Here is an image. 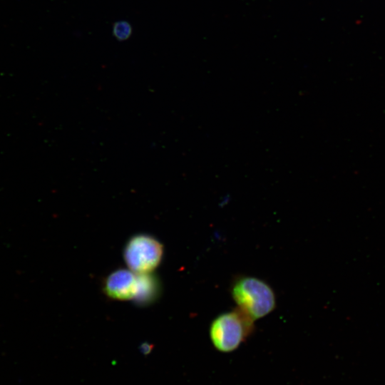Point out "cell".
Returning <instances> with one entry per match:
<instances>
[{"instance_id":"cell-5","label":"cell","mask_w":385,"mask_h":385,"mask_svg":"<svg viewBox=\"0 0 385 385\" xmlns=\"http://www.w3.org/2000/svg\"><path fill=\"white\" fill-rule=\"evenodd\" d=\"M139 287L135 299L138 302H148L155 297L156 283L149 274H138Z\"/></svg>"},{"instance_id":"cell-3","label":"cell","mask_w":385,"mask_h":385,"mask_svg":"<svg viewBox=\"0 0 385 385\" xmlns=\"http://www.w3.org/2000/svg\"><path fill=\"white\" fill-rule=\"evenodd\" d=\"M163 245L147 235L133 237L124 249V260L129 269L136 274H150L160 264Z\"/></svg>"},{"instance_id":"cell-1","label":"cell","mask_w":385,"mask_h":385,"mask_svg":"<svg viewBox=\"0 0 385 385\" xmlns=\"http://www.w3.org/2000/svg\"><path fill=\"white\" fill-rule=\"evenodd\" d=\"M232 297L237 308L252 318H262L275 308V294L265 281L245 276L236 279L231 287Z\"/></svg>"},{"instance_id":"cell-6","label":"cell","mask_w":385,"mask_h":385,"mask_svg":"<svg viewBox=\"0 0 385 385\" xmlns=\"http://www.w3.org/2000/svg\"><path fill=\"white\" fill-rule=\"evenodd\" d=\"M113 35L119 41L128 39L132 34V26L126 21H118L113 26Z\"/></svg>"},{"instance_id":"cell-7","label":"cell","mask_w":385,"mask_h":385,"mask_svg":"<svg viewBox=\"0 0 385 385\" xmlns=\"http://www.w3.org/2000/svg\"><path fill=\"white\" fill-rule=\"evenodd\" d=\"M151 346L148 345V344H145L142 345L141 349L144 354H148L151 350Z\"/></svg>"},{"instance_id":"cell-4","label":"cell","mask_w":385,"mask_h":385,"mask_svg":"<svg viewBox=\"0 0 385 385\" xmlns=\"http://www.w3.org/2000/svg\"><path fill=\"white\" fill-rule=\"evenodd\" d=\"M139 287V275L133 271L120 269L111 273L105 284L106 294L115 299L136 298Z\"/></svg>"},{"instance_id":"cell-2","label":"cell","mask_w":385,"mask_h":385,"mask_svg":"<svg viewBox=\"0 0 385 385\" xmlns=\"http://www.w3.org/2000/svg\"><path fill=\"white\" fill-rule=\"evenodd\" d=\"M253 329L254 320L237 308L214 319L210 327V337L217 350L228 353L237 349Z\"/></svg>"}]
</instances>
